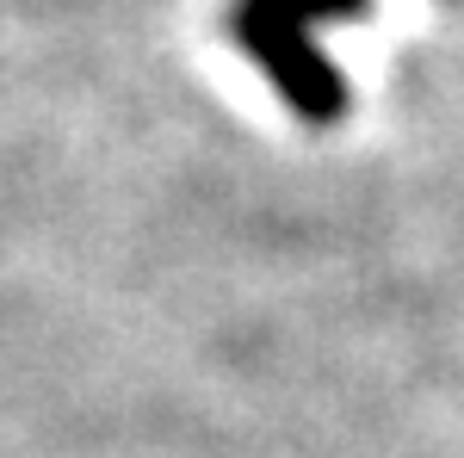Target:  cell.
<instances>
[{"mask_svg":"<svg viewBox=\"0 0 464 458\" xmlns=\"http://www.w3.org/2000/svg\"><path fill=\"white\" fill-rule=\"evenodd\" d=\"M229 25H236V44L266 69V81L291 100V112L304 124H334L341 118L347 87H341V74L328 69V56L316 50V37H310L304 19L279 13L273 0H236Z\"/></svg>","mask_w":464,"mask_h":458,"instance_id":"obj_1","label":"cell"},{"mask_svg":"<svg viewBox=\"0 0 464 458\" xmlns=\"http://www.w3.org/2000/svg\"><path fill=\"white\" fill-rule=\"evenodd\" d=\"M279 13L291 19H304V25H316V19H347V13H365V0H273Z\"/></svg>","mask_w":464,"mask_h":458,"instance_id":"obj_2","label":"cell"}]
</instances>
